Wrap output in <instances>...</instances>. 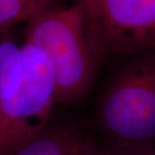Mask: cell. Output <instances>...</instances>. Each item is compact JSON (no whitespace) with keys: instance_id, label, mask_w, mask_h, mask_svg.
<instances>
[{"instance_id":"obj_1","label":"cell","mask_w":155,"mask_h":155,"mask_svg":"<svg viewBox=\"0 0 155 155\" xmlns=\"http://www.w3.org/2000/svg\"><path fill=\"white\" fill-rule=\"evenodd\" d=\"M106 63L110 68L95 104L103 141L155 146V51L123 54Z\"/></svg>"},{"instance_id":"obj_2","label":"cell","mask_w":155,"mask_h":155,"mask_svg":"<svg viewBox=\"0 0 155 155\" xmlns=\"http://www.w3.org/2000/svg\"><path fill=\"white\" fill-rule=\"evenodd\" d=\"M26 24L25 41L41 48L51 64L57 104L80 102L104 66L87 38L79 6L58 5Z\"/></svg>"},{"instance_id":"obj_3","label":"cell","mask_w":155,"mask_h":155,"mask_svg":"<svg viewBox=\"0 0 155 155\" xmlns=\"http://www.w3.org/2000/svg\"><path fill=\"white\" fill-rule=\"evenodd\" d=\"M23 76L16 93L0 103V155H12L52 122L57 85L45 52L24 41Z\"/></svg>"},{"instance_id":"obj_4","label":"cell","mask_w":155,"mask_h":155,"mask_svg":"<svg viewBox=\"0 0 155 155\" xmlns=\"http://www.w3.org/2000/svg\"><path fill=\"white\" fill-rule=\"evenodd\" d=\"M103 64L123 54L155 51V0H75Z\"/></svg>"},{"instance_id":"obj_5","label":"cell","mask_w":155,"mask_h":155,"mask_svg":"<svg viewBox=\"0 0 155 155\" xmlns=\"http://www.w3.org/2000/svg\"><path fill=\"white\" fill-rule=\"evenodd\" d=\"M95 143L73 124L52 122L12 155H75Z\"/></svg>"},{"instance_id":"obj_6","label":"cell","mask_w":155,"mask_h":155,"mask_svg":"<svg viewBox=\"0 0 155 155\" xmlns=\"http://www.w3.org/2000/svg\"><path fill=\"white\" fill-rule=\"evenodd\" d=\"M22 76V45L8 36H2L0 38V103L13 97Z\"/></svg>"},{"instance_id":"obj_7","label":"cell","mask_w":155,"mask_h":155,"mask_svg":"<svg viewBox=\"0 0 155 155\" xmlns=\"http://www.w3.org/2000/svg\"><path fill=\"white\" fill-rule=\"evenodd\" d=\"M60 5V0H0V31L19 22H29L38 15Z\"/></svg>"},{"instance_id":"obj_8","label":"cell","mask_w":155,"mask_h":155,"mask_svg":"<svg viewBox=\"0 0 155 155\" xmlns=\"http://www.w3.org/2000/svg\"><path fill=\"white\" fill-rule=\"evenodd\" d=\"M92 155H139V147L103 141L101 144L96 145Z\"/></svg>"},{"instance_id":"obj_9","label":"cell","mask_w":155,"mask_h":155,"mask_svg":"<svg viewBox=\"0 0 155 155\" xmlns=\"http://www.w3.org/2000/svg\"><path fill=\"white\" fill-rule=\"evenodd\" d=\"M139 155H155V146L139 147Z\"/></svg>"},{"instance_id":"obj_10","label":"cell","mask_w":155,"mask_h":155,"mask_svg":"<svg viewBox=\"0 0 155 155\" xmlns=\"http://www.w3.org/2000/svg\"><path fill=\"white\" fill-rule=\"evenodd\" d=\"M96 145H97V143L95 142V143H93L92 145H90L89 147H87V148H85V149L79 151V152L76 153L75 155H92L93 152H94L95 148H96Z\"/></svg>"}]
</instances>
